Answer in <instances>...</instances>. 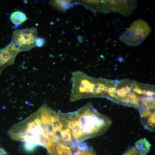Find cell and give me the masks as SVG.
I'll return each instance as SVG.
<instances>
[{"mask_svg": "<svg viewBox=\"0 0 155 155\" xmlns=\"http://www.w3.org/2000/svg\"><path fill=\"white\" fill-rule=\"evenodd\" d=\"M10 19L12 23L17 27L27 19L26 15L19 11L13 12L11 15Z\"/></svg>", "mask_w": 155, "mask_h": 155, "instance_id": "7", "label": "cell"}, {"mask_svg": "<svg viewBox=\"0 0 155 155\" xmlns=\"http://www.w3.org/2000/svg\"><path fill=\"white\" fill-rule=\"evenodd\" d=\"M72 80L71 102L91 97L108 98L105 88L111 83L112 81L93 78L80 71L72 73Z\"/></svg>", "mask_w": 155, "mask_h": 155, "instance_id": "2", "label": "cell"}, {"mask_svg": "<svg viewBox=\"0 0 155 155\" xmlns=\"http://www.w3.org/2000/svg\"><path fill=\"white\" fill-rule=\"evenodd\" d=\"M0 155H9L8 153L0 147Z\"/></svg>", "mask_w": 155, "mask_h": 155, "instance_id": "14", "label": "cell"}, {"mask_svg": "<svg viewBox=\"0 0 155 155\" xmlns=\"http://www.w3.org/2000/svg\"><path fill=\"white\" fill-rule=\"evenodd\" d=\"M154 111L147 118L142 120L141 122L144 128L152 131L155 130V117Z\"/></svg>", "mask_w": 155, "mask_h": 155, "instance_id": "8", "label": "cell"}, {"mask_svg": "<svg viewBox=\"0 0 155 155\" xmlns=\"http://www.w3.org/2000/svg\"><path fill=\"white\" fill-rule=\"evenodd\" d=\"M20 51L11 42L5 48L0 50V69L3 70L13 64L16 56Z\"/></svg>", "mask_w": 155, "mask_h": 155, "instance_id": "5", "label": "cell"}, {"mask_svg": "<svg viewBox=\"0 0 155 155\" xmlns=\"http://www.w3.org/2000/svg\"><path fill=\"white\" fill-rule=\"evenodd\" d=\"M65 116L68 127L81 141L103 134L112 123L109 118L98 113L90 103L75 112L65 113Z\"/></svg>", "mask_w": 155, "mask_h": 155, "instance_id": "1", "label": "cell"}, {"mask_svg": "<svg viewBox=\"0 0 155 155\" xmlns=\"http://www.w3.org/2000/svg\"><path fill=\"white\" fill-rule=\"evenodd\" d=\"M60 134L63 140L71 146L72 142L69 129L67 128L64 127V128L62 129L60 131Z\"/></svg>", "mask_w": 155, "mask_h": 155, "instance_id": "9", "label": "cell"}, {"mask_svg": "<svg viewBox=\"0 0 155 155\" xmlns=\"http://www.w3.org/2000/svg\"><path fill=\"white\" fill-rule=\"evenodd\" d=\"M79 155H96L94 152L91 151H84Z\"/></svg>", "mask_w": 155, "mask_h": 155, "instance_id": "12", "label": "cell"}, {"mask_svg": "<svg viewBox=\"0 0 155 155\" xmlns=\"http://www.w3.org/2000/svg\"><path fill=\"white\" fill-rule=\"evenodd\" d=\"M146 95L147 96L152 97L155 95V92L150 90H148L146 92Z\"/></svg>", "mask_w": 155, "mask_h": 155, "instance_id": "13", "label": "cell"}, {"mask_svg": "<svg viewBox=\"0 0 155 155\" xmlns=\"http://www.w3.org/2000/svg\"><path fill=\"white\" fill-rule=\"evenodd\" d=\"M152 31L149 25L144 20L140 19L133 22L129 27L121 34L120 41L129 46L141 45Z\"/></svg>", "mask_w": 155, "mask_h": 155, "instance_id": "3", "label": "cell"}, {"mask_svg": "<svg viewBox=\"0 0 155 155\" xmlns=\"http://www.w3.org/2000/svg\"><path fill=\"white\" fill-rule=\"evenodd\" d=\"M122 155H139L137 151L135 146H133L127 150Z\"/></svg>", "mask_w": 155, "mask_h": 155, "instance_id": "10", "label": "cell"}, {"mask_svg": "<svg viewBox=\"0 0 155 155\" xmlns=\"http://www.w3.org/2000/svg\"><path fill=\"white\" fill-rule=\"evenodd\" d=\"M38 38L35 28L18 30L13 32L11 43L20 51H28L36 46V41Z\"/></svg>", "mask_w": 155, "mask_h": 155, "instance_id": "4", "label": "cell"}, {"mask_svg": "<svg viewBox=\"0 0 155 155\" xmlns=\"http://www.w3.org/2000/svg\"><path fill=\"white\" fill-rule=\"evenodd\" d=\"M44 40L42 38H38L36 41V46L41 47L44 45Z\"/></svg>", "mask_w": 155, "mask_h": 155, "instance_id": "11", "label": "cell"}, {"mask_svg": "<svg viewBox=\"0 0 155 155\" xmlns=\"http://www.w3.org/2000/svg\"><path fill=\"white\" fill-rule=\"evenodd\" d=\"M139 155H146L151 146L150 142L145 138H142L135 143V146Z\"/></svg>", "mask_w": 155, "mask_h": 155, "instance_id": "6", "label": "cell"}, {"mask_svg": "<svg viewBox=\"0 0 155 155\" xmlns=\"http://www.w3.org/2000/svg\"><path fill=\"white\" fill-rule=\"evenodd\" d=\"M2 71V70L0 69V75L1 72Z\"/></svg>", "mask_w": 155, "mask_h": 155, "instance_id": "15", "label": "cell"}]
</instances>
